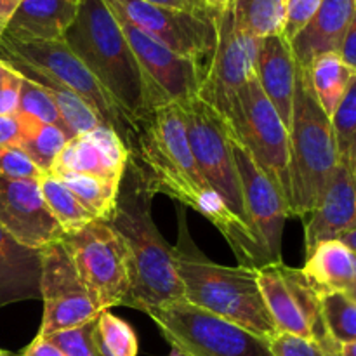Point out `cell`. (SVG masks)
<instances>
[{"label": "cell", "mask_w": 356, "mask_h": 356, "mask_svg": "<svg viewBox=\"0 0 356 356\" xmlns=\"http://www.w3.org/2000/svg\"><path fill=\"white\" fill-rule=\"evenodd\" d=\"M21 120L19 115H2L0 117V146H19Z\"/></svg>", "instance_id": "40"}, {"label": "cell", "mask_w": 356, "mask_h": 356, "mask_svg": "<svg viewBox=\"0 0 356 356\" xmlns=\"http://www.w3.org/2000/svg\"><path fill=\"white\" fill-rule=\"evenodd\" d=\"M42 254L23 245L0 226V308L42 299Z\"/></svg>", "instance_id": "22"}, {"label": "cell", "mask_w": 356, "mask_h": 356, "mask_svg": "<svg viewBox=\"0 0 356 356\" xmlns=\"http://www.w3.org/2000/svg\"><path fill=\"white\" fill-rule=\"evenodd\" d=\"M117 19L141 68L148 113L198 96L205 70L197 61L176 54L127 21Z\"/></svg>", "instance_id": "14"}, {"label": "cell", "mask_w": 356, "mask_h": 356, "mask_svg": "<svg viewBox=\"0 0 356 356\" xmlns=\"http://www.w3.org/2000/svg\"><path fill=\"white\" fill-rule=\"evenodd\" d=\"M355 14V0H322L315 17L291 42L296 65L306 70L312 59L318 54L339 51L341 42Z\"/></svg>", "instance_id": "23"}, {"label": "cell", "mask_w": 356, "mask_h": 356, "mask_svg": "<svg viewBox=\"0 0 356 356\" xmlns=\"http://www.w3.org/2000/svg\"><path fill=\"white\" fill-rule=\"evenodd\" d=\"M38 184L49 211L65 233L76 232L96 219L58 176L44 174Z\"/></svg>", "instance_id": "30"}, {"label": "cell", "mask_w": 356, "mask_h": 356, "mask_svg": "<svg viewBox=\"0 0 356 356\" xmlns=\"http://www.w3.org/2000/svg\"><path fill=\"white\" fill-rule=\"evenodd\" d=\"M163 339L186 356H275L270 341L188 301L146 312Z\"/></svg>", "instance_id": "8"}, {"label": "cell", "mask_w": 356, "mask_h": 356, "mask_svg": "<svg viewBox=\"0 0 356 356\" xmlns=\"http://www.w3.org/2000/svg\"><path fill=\"white\" fill-rule=\"evenodd\" d=\"M270 346L275 356H330L313 341L289 334H278L273 341H270Z\"/></svg>", "instance_id": "38"}, {"label": "cell", "mask_w": 356, "mask_h": 356, "mask_svg": "<svg viewBox=\"0 0 356 356\" xmlns=\"http://www.w3.org/2000/svg\"><path fill=\"white\" fill-rule=\"evenodd\" d=\"M179 218V242L172 249L184 301L273 341L278 329L261 294L256 268L222 266L207 259L191 240L184 212Z\"/></svg>", "instance_id": "3"}, {"label": "cell", "mask_w": 356, "mask_h": 356, "mask_svg": "<svg viewBox=\"0 0 356 356\" xmlns=\"http://www.w3.org/2000/svg\"><path fill=\"white\" fill-rule=\"evenodd\" d=\"M61 240L101 309L124 306L131 291V266L124 240L110 222L94 219L76 232L65 233Z\"/></svg>", "instance_id": "10"}, {"label": "cell", "mask_w": 356, "mask_h": 356, "mask_svg": "<svg viewBox=\"0 0 356 356\" xmlns=\"http://www.w3.org/2000/svg\"><path fill=\"white\" fill-rule=\"evenodd\" d=\"M21 2H23V0H0V37H2L3 30H6L13 13L16 10V7L19 6Z\"/></svg>", "instance_id": "44"}, {"label": "cell", "mask_w": 356, "mask_h": 356, "mask_svg": "<svg viewBox=\"0 0 356 356\" xmlns=\"http://www.w3.org/2000/svg\"><path fill=\"white\" fill-rule=\"evenodd\" d=\"M301 271L318 294L346 292L356 280V254L341 240L322 242L306 256Z\"/></svg>", "instance_id": "24"}, {"label": "cell", "mask_w": 356, "mask_h": 356, "mask_svg": "<svg viewBox=\"0 0 356 356\" xmlns=\"http://www.w3.org/2000/svg\"><path fill=\"white\" fill-rule=\"evenodd\" d=\"M76 14L79 0H23L10 16L2 37L21 44L63 42Z\"/></svg>", "instance_id": "20"}, {"label": "cell", "mask_w": 356, "mask_h": 356, "mask_svg": "<svg viewBox=\"0 0 356 356\" xmlns=\"http://www.w3.org/2000/svg\"><path fill=\"white\" fill-rule=\"evenodd\" d=\"M134 136L131 155L145 167L156 193H165L207 218L221 232L242 266L257 270L268 264L252 229L226 207L198 172L179 104L156 108L143 117L136 124Z\"/></svg>", "instance_id": "1"}, {"label": "cell", "mask_w": 356, "mask_h": 356, "mask_svg": "<svg viewBox=\"0 0 356 356\" xmlns=\"http://www.w3.org/2000/svg\"><path fill=\"white\" fill-rule=\"evenodd\" d=\"M202 2L205 3V7H207L211 13L219 14V13H225V10L232 9L233 3H235V0H202Z\"/></svg>", "instance_id": "45"}, {"label": "cell", "mask_w": 356, "mask_h": 356, "mask_svg": "<svg viewBox=\"0 0 356 356\" xmlns=\"http://www.w3.org/2000/svg\"><path fill=\"white\" fill-rule=\"evenodd\" d=\"M129 156L131 153L120 136L111 127L99 125L94 131L70 139L52 163L51 174L75 172L122 181Z\"/></svg>", "instance_id": "18"}, {"label": "cell", "mask_w": 356, "mask_h": 356, "mask_svg": "<svg viewBox=\"0 0 356 356\" xmlns=\"http://www.w3.org/2000/svg\"><path fill=\"white\" fill-rule=\"evenodd\" d=\"M353 226H356V190L350 165L346 160H339L305 226L306 256L318 243L339 240Z\"/></svg>", "instance_id": "19"}, {"label": "cell", "mask_w": 356, "mask_h": 356, "mask_svg": "<svg viewBox=\"0 0 356 356\" xmlns=\"http://www.w3.org/2000/svg\"><path fill=\"white\" fill-rule=\"evenodd\" d=\"M327 336L336 346L356 341V305L344 292L320 294Z\"/></svg>", "instance_id": "31"}, {"label": "cell", "mask_w": 356, "mask_h": 356, "mask_svg": "<svg viewBox=\"0 0 356 356\" xmlns=\"http://www.w3.org/2000/svg\"><path fill=\"white\" fill-rule=\"evenodd\" d=\"M257 284L278 334L313 341L330 356H337L339 346L330 341L323 325L320 294L301 270L284 261L264 264L257 268Z\"/></svg>", "instance_id": "11"}, {"label": "cell", "mask_w": 356, "mask_h": 356, "mask_svg": "<svg viewBox=\"0 0 356 356\" xmlns=\"http://www.w3.org/2000/svg\"><path fill=\"white\" fill-rule=\"evenodd\" d=\"M228 131L275 184L292 214L291 136L257 79H250L222 115Z\"/></svg>", "instance_id": "7"}, {"label": "cell", "mask_w": 356, "mask_h": 356, "mask_svg": "<svg viewBox=\"0 0 356 356\" xmlns=\"http://www.w3.org/2000/svg\"><path fill=\"white\" fill-rule=\"evenodd\" d=\"M296 75L298 65L291 44L282 35L261 38L256 58V79L287 129H291L292 124Z\"/></svg>", "instance_id": "21"}, {"label": "cell", "mask_w": 356, "mask_h": 356, "mask_svg": "<svg viewBox=\"0 0 356 356\" xmlns=\"http://www.w3.org/2000/svg\"><path fill=\"white\" fill-rule=\"evenodd\" d=\"M355 3H356V0H355Z\"/></svg>", "instance_id": "52"}, {"label": "cell", "mask_w": 356, "mask_h": 356, "mask_svg": "<svg viewBox=\"0 0 356 356\" xmlns=\"http://www.w3.org/2000/svg\"><path fill=\"white\" fill-rule=\"evenodd\" d=\"M40 254L44 318L37 336H54L96 320L103 309L80 280L63 240L45 245Z\"/></svg>", "instance_id": "13"}, {"label": "cell", "mask_w": 356, "mask_h": 356, "mask_svg": "<svg viewBox=\"0 0 356 356\" xmlns=\"http://www.w3.org/2000/svg\"><path fill=\"white\" fill-rule=\"evenodd\" d=\"M0 226L17 242L38 250L65 236L42 197L38 181L0 177Z\"/></svg>", "instance_id": "17"}, {"label": "cell", "mask_w": 356, "mask_h": 356, "mask_svg": "<svg viewBox=\"0 0 356 356\" xmlns=\"http://www.w3.org/2000/svg\"><path fill=\"white\" fill-rule=\"evenodd\" d=\"M65 42L136 124L148 115L141 68L120 23L104 0H79Z\"/></svg>", "instance_id": "4"}, {"label": "cell", "mask_w": 356, "mask_h": 356, "mask_svg": "<svg viewBox=\"0 0 356 356\" xmlns=\"http://www.w3.org/2000/svg\"><path fill=\"white\" fill-rule=\"evenodd\" d=\"M45 339L58 346L66 356H106L99 346L96 320L79 329L58 332Z\"/></svg>", "instance_id": "35"}, {"label": "cell", "mask_w": 356, "mask_h": 356, "mask_svg": "<svg viewBox=\"0 0 356 356\" xmlns=\"http://www.w3.org/2000/svg\"><path fill=\"white\" fill-rule=\"evenodd\" d=\"M337 356H356V341L355 343H346L341 344Z\"/></svg>", "instance_id": "48"}, {"label": "cell", "mask_w": 356, "mask_h": 356, "mask_svg": "<svg viewBox=\"0 0 356 356\" xmlns=\"http://www.w3.org/2000/svg\"><path fill=\"white\" fill-rule=\"evenodd\" d=\"M21 356H66V355L63 353L58 346L49 343L45 337L37 336L33 341H31L30 346L21 353Z\"/></svg>", "instance_id": "42"}, {"label": "cell", "mask_w": 356, "mask_h": 356, "mask_svg": "<svg viewBox=\"0 0 356 356\" xmlns=\"http://www.w3.org/2000/svg\"><path fill=\"white\" fill-rule=\"evenodd\" d=\"M291 136L292 216L312 214L339 163L336 136L325 111L309 87L306 70L298 66Z\"/></svg>", "instance_id": "5"}, {"label": "cell", "mask_w": 356, "mask_h": 356, "mask_svg": "<svg viewBox=\"0 0 356 356\" xmlns=\"http://www.w3.org/2000/svg\"><path fill=\"white\" fill-rule=\"evenodd\" d=\"M0 356H13V355L7 353V351H2V350H0Z\"/></svg>", "instance_id": "51"}, {"label": "cell", "mask_w": 356, "mask_h": 356, "mask_svg": "<svg viewBox=\"0 0 356 356\" xmlns=\"http://www.w3.org/2000/svg\"><path fill=\"white\" fill-rule=\"evenodd\" d=\"M233 159L238 170L243 205L268 264L282 261V235L291 209L275 184L264 176L245 148L229 134Z\"/></svg>", "instance_id": "16"}, {"label": "cell", "mask_w": 356, "mask_h": 356, "mask_svg": "<svg viewBox=\"0 0 356 356\" xmlns=\"http://www.w3.org/2000/svg\"><path fill=\"white\" fill-rule=\"evenodd\" d=\"M0 61L16 70L19 75L38 73L75 92L97 115L101 124L111 127L120 136L131 153L136 141L134 125L65 40L21 44L2 37Z\"/></svg>", "instance_id": "6"}, {"label": "cell", "mask_w": 356, "mask_h": 356, "mask_svg": "<svg viewBox=\"0 0 356 356\" xmlns=\"http://www.w3.org/2000/svg\"><path fill=\"white\" fill-rule=\"evenodd\" d=\"M344 294H346V296H348V298H350V299H351V301H353V302H355V305H356V280L353 282V284H351V285H350V287H348V289H346V292H344Z\"/></svg>", "instance_id": "49"}, {"label": "cell", "mask_w": 356, "mask_h": 356, "mask_svg": "<svg viewBox=\"0 0 356 356\" xmlns=\"http://www.w3.org/2000/svg\"><path fill=\"white\" fill-rule=\"evenodd\" d=\"M169 356H186V355H183L179 350H176V348H170V355Z\"/></svg>", "instance_id": "50"}, {"label": "cell", "mask_w": 356, "mask_h": 356, "mask_svg": "<svg viewBox=\"0 0 356 356\" xmlns=\"http://www.w3.org/2000/svg\"><path fill=\"white\" fill-rule=\"evenodd\" d=\"M330 124L336 136L339 160H344L356 138V73L351 76L343 99L330 117Z\"/></svg>", "instance_id": "34"}, {"label": "cell", "mask_w": 356, "mask_h": 356, "mask_svg": "<svg viewBox=\"0 0 356 356\" xmlns=\"http://www.w3.org/2000/svg\"><path fill=\"white\" fill-rule=\"evenodd\" d=\"M51 174V172H49ZM59 179L70 188L80 204L96 219L108 221L117 205L120 181L104 179V177L87 176V174L66 172L59 174Z\"/></svg>", "instance_id": "29"}, {"label": "cell", "mask_w": 356, "mask_h": 356, "mask_svg": "<svg viewBox=\"0 0 356 356\" xmlns=\"http://www.w3.org/2000/svg\"><path fill=\"white\" fill-rule=\"evenodd\" d=\"M40 169L19 146H0V177L13 181H40Z\"/></svg>", "instance_id": "36"}, {"label": "cell", "mask_w": 356, "mask_h": 356, "mask_svg": "<svg viewBox=\"0 0 356 356\" xmlns=\"http://www.w3.org/2000/svg\"><path fill=\"white\" fill-rule=\"evenodd\" d=\"M344 160H346L348 165H350L351 177H353V184H355V190H356V138H355L353 145H351L350 152H348V156Z\"/></svg>", "instance_id": "46"}, {"label": "cell", "mask_w": 356, "mask_h": 356, "mask_svg": "<svg viewBox=\"0 0 356 356\" xmlns=\"http://www.w3.org/2000/svg\"><path fill=\"white\" fill-rule=\"evenodd\" d=\"M21 76L38 83V86H42L47 90L49 96L54 101L56 108H58L59 117H61L63 124H65L66 131H68L70 139L75 138V136L86 134V132H90L96 127H99V125H103L99 118H97V115L75 92L66 89L61 83L54 82V80L47 79V76L38 75V73H23Z\"/></svg>", "instance_id": "27"}, {"label": "cell", "mask_w": 356, "mask_h": 356, "mask_svg": "<svg viewBox=\"0 0 356 356\" xmlns=\"http://www.w3.org/2000/svg\"><path fill=\"white\" fill-rule=\"evenodd\" d=\"M111 13L176 54L207 68L216 47L214 13H191L143 0H104Z\"/></svg>", "instance_id": "12"}, {"label": "cell", "mask_w": 356, "mask_h": 356, "mask_svg": "<svg viewBox=\"0 0 356 356\" xmlns=\"http://www.w3.org/2000/svg\"><path fill=\"white\" fill-rule=\"evenodd\" d=\"M216 47L205 68L198 97L226 115L235 94L256 76V58L261 40L247 35L236 24L233 10L214 16Z\"/></svg>", "instance_id": "15"}, {"label": "cell", "mask_w": 356, "mask_h": 356, "mask_svg": "<svg viewBox=\"0 0 356 356\" xmlns=\"http://www.w3.org/2000/svg\"><path fill=\"white\" fill-rule=\"evenodd\" d=\"M21 80H23V76L16 70L6 65V73L0 80V117L2 115H13L17 111Z\"/></svg>", "instance_id": "39"}, {"label": "cell", "mask_w": 356, "mask_h": 356, "mask_svg": "<svg viewBox=\"0 0 356 356\" xmlns=\"http://www.w3.org/2000/svg\"><path fill=\"white\" fill-rule=\"evenodd\" d=\"M143 2L155 3V6L172 7V9L191 10V13H211L202 0H143Z\"/></svg>", "instance_id": "43"}, {"label": "cell", "mask_w": 356, "mask_h": 356, "mask_svg": "<svg viewBox=\"0 0 356 356\" xmlns=\"http://www.w3.org/2000/svg\"><path fill=\"white\" fill-rule=\"evenodd\" d=\"M337 54L341 56V59L344 61V65L356 73V14L351 19V24L348 26L346 33H344L343 42L339 45V51Z\"/></svg>", "instance_id": "41"}, {"label": "cell", "mask_w": 356, "mask_h": 356, "mask_svg": "<svg viewBox=\"0 0 356 356\" xmlns=\"http://www.w3.org/2000/svg\"><path fill=\"white\" fill-rule=\"evenodd\" d=\"M322 0H285V24L282 37L291 44L315 17Z\"/></svg>", "instance_id": "37"}, {"label": "cell", "mask_w": 356, "mask_h": 356, "mask_svg": "<svg viewBox=\"0 0 356 356\" xmlns=\"http://www.w3.org/2000/svg\"><path fill=\"white\" fill-rule=\"evenodd\" d=\"M17 111H19V113L31 115V117L38 118V120L44 122V124L56 125V127H59L66 136H68V131H66L65 124H63L61 117H59L58 108H56L54 101L49 96L47 90L42 86H38V83L24 79V76L23 80H21Z\"/></svg>", "instance_id": "33"}, {"label": "cell", "mask_w": 356, "mask_h": 356, "mask_svg": "<svg viewBox=\"0 0 356 356\" xmlns=\"http://www.w3.org/2000/svg\"><path fill=\"white\" fill-rule=\"evenodd\" d=\"M156 195L148 172L134 155L118 188L117 205L108 222L124 240L131 266V291L124 306L146 313L152 308L184 301L172 245L167 243L152 216Z\"/></svg>", "instance_id": "2"}, {"label": "cell", "mask_w": 356, "mask_h": 356, "mask_svg": "<svg viewBox=\"0 0 356 356\" xmlns=\"http://www.w3.org/2000/svg\"><path fill=\"white\" fill-rule=\"evenodd\" d=\"M233 17L242 31L254 38L284 33L285 0H235Z\"/></svg>", "instance_id": "28"}, {"label": "cell", "mask_w": 356, "mask_h": 356, "mask_svg": "<svg viewBox=\"0 0 356 356\" xmlns=\"http://www.w3.org/2000/svg\"><path fill=\"white\" fill-rule=\"evenodd\" d=\"M306 75L316 101L330 118L350 86L353 72L344 65L337 52H323L312 59Z\"/></svg>", "instance_id": "25"}, {"label": "cell", "mask_w": 356, "mask_h": 356, "mask_svg": "<svg viewBox=\"0 0 356 356\" xmlns=\"http://www.w3.org/2000/svg\"><path fill=\"white\" fill-rule=\"evenodd\" d=\"M179 108L198 172L226 207L252 229L243 205L242 186L225 117L198 96L179 103Z\"/></svg>", "instance_id": "9"}, {"label": "cell", "mask_w": 356, "mask_h": 356, "mask_svg": "<svg viewBox=\"0 0 356 356\" xmlns=\"http://www.w3.org/2000/svg\"><path fill=\"white\" fill-rule=\"evenodd\" d=\"M99 346L106 356H138L139 341L134 329L110 309H103L96 318Z\"/></svg>", "instance_id": "32"}, {"label": "cell", "mask_w": 356, "mask_h": 356, "mask_svg": "<svg viewBox=\"0 0 356 356\" xmlns=\"http://www.w3.org/2000/svg\"><path fill=\"white\" fill-rule=\"evenodd\" d=\"M21 120V143L19 148L28 155V159L38 167L44 174H49L52 163L56 162L59 153L63 152L68 136L56 125H49L40 122L31 115L19 113Z\"/></svg>", "instance_id": "26"}, {"label": "cell", "mask_w": 356, "mask_h": 356, "mask_svg": "<svg viewBox=\"0 0 356 356\" xmlns=\"http://www.w3.org/2000/svg\"><path fill=\"white\" fill-rule=\"evenodd\" d=\"M339 240L344 243V245L350 247V249L356 254V226H353L351 229H348V232H344L343 235L339 236Z\"/></svg>", "instance_id": "47"}]
</instances>
